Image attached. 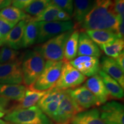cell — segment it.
I'll list each match as a JSON object with an SVG mask.
<instances>
[{
  "mask_svg": "<svg viewBox=\"0 0 124 124\" xmlns=\"http://www.w3.org/2000/svg\"><path fill=\"white\" fill-rule=\"evenodd\" d=\"M115 0H94L93 7L79 25L83 30H108L117 34L124 20L116 12Z\"/></svg>",
  "mask_w": 124,
  "mask_h": 124,
  "instance_id": "1",
  "label": "cell"
},
{
  "mask_svg": "<svg viewBox=\"0 0 124 124\" xmlns=\"http://www.w3.org/2000/svg\"><path fill=\"white\" fill-rule=\"evenodd\" d=\"M45 64V59L39 52L35 49L27 51L21 60L23 83L31 86L42 73Z\"/></svg>",
  "mask_w": 124,
  "mask_h": 124,
  "instance_id": "2",
  "label": "cell"
},
{
  "mask_svg": "<svg viewBox=\"0 0 124 124\" xmlns=\"http://www.w3.org/2000/svg\"><path fill=\"white\" fill-rule=\"evenodd\" d=\"M4 119L6 121L13 124H54L52 120L38 106L13 109L6 114Z\"/></svg>",
  "mask_w": 124,
  "mask_h": 124,
  "instance_id": "3",
  "label": "cell"
},
{
  "mask_svg": "<svg viewBox=\"0 0 124 124\" xmlns=\"http://www.w3.org/2000/svg\"><path fill=\"white\" fill-rule=\"evenodd\" d=\"M73 31L72 29L56 36L35 49L40 52L45 60L54 62L63 60L65 45Z\"/></svg>",
  "mask_w": 124,
  "mask_h": 124,
  "instance_id": "4",
  "label": "cell"
},
{
  "mask_svg": "<svg viewBox=\"0 0 124 124\" xmlns=\"http://www.w3.org/2000/svg\"><path fill=\"white\" fill-rule=\"evenodd\" d=\"M63 62V60L58 62L46 60L42 73L33 84L29 87V89L44 91L54 88L60 77Z\"/></svg>",
  "mask_w": 124,
  "mask_h": 124,
  "instance_id": "5",
  "label": "cell"
},
{
  "mask_svg": "<svg viewBox=\"0 0 124 124\" xmlns=\"http://www.w3.org/2000/svg\"><path fill=\"white\" fill-rule=\"evenodd\" d=\"M86 79V77L74 68L69 62L64 61L60 77L54 88L59 90H66L79 86Z\"/></svg>",
  "mask_w": 124,
  "mask_h": 124,
  "instance_id": "6",
  "label": "cell"
},
{
  "mask_svg": "<svg viewBox=\"0 0 124 124\" xmlns=\"http://www.w3.org/2000/svg\"><path fill=\"white\" fill-rule=\"evenodd\" d=\"M74 23L70 20L67 21L38 22L39 33L36 43H43L60 33L74 29Z\"/></svg>",
  "mask_w": 124,
  "mask_h": 124,
  "instance_id": "7",
  "label": "cell"
},
{
  "mask_svg": "<svg viewBox=\"0 0 124 124\" xmlns=\"http://www.w3.org/2000/svg\"><path fill=\"white\" fill-rule=\"evenodd\" d=\"M79 112H81L79 108L66 90L52 120L56 124H69L74 116Z\"/></svg>",
  "mask_w": 124,
  "mask_h": 124,
  "instance_id": "8",
  "label": "cell"
},
{
  "mask_svg": "<svg viewBox=\"0 0 124 124\" xmlns=\"http://www.w3.org/2000/svg\"><path fill=\"white\" fill-rule=\"evenodd\" d=\"M21 60L0 64V84L21 85L23 83Z\"/></svg>",
  "mask_w": 124,
  "mask_h": 124,
  "instance_id": "9",
  "label": "cell"
},
{
  "mask_svg": "<svg viewBox=\"0 0 124 124\" xmlns=\"http://www.w3.org/2000/svg\"><path fill=\"white\" fill-rule=\"evenodd\" d=\"M99 110L101 118L105 124H124V105L120 102H106Z\"/></svg>",
  "mask_w": 124,
  "mask_h": 124,
  "instance_id": "10",
  "label": "cell"
},
{
  "mask_svg": "<svg viewBox=\"0 0 124 124\" xmlns=\"http://www.w3.org/2000/svg\"><path fill=\"white\" fill-rule=\"evenodd\" d=\"M67 91L80 111L101 105L97 98L85 86Z\"/></svg>",
  "mask_w": 124,
  "mask_h": 124,
  "instance_id": "11",
  "label": "cell"
},
{
  "mask_svg": "<svg viewBox=\"0 0 124 124\" xmlns=\"http://www.w3.org/2000/svg\"><path fill=\"white\" fill-rule=\"evenodd\" d=\"M27 21L28 19L22 20L14 26L7 35L0 39V46H7L15 50L22 48L23 36Z\"/></svg>",
  "mask_w": 124,
  "mask_h": 124,
  "instance_id": "12",
  "label": "cell"
},
{
  "mask_svg": "<svg viewBox=\"0 0 124 124\" xmlns=\"http://www.w3.org/2000/svg\"><path fill=\"white\" fill-rule=\"evenodd\" d=\"M70 63L85 77H92L101 70L100 60L95 56H79L70 61Z\"/></svg>",
  "mask_w": 124,
  "mask_h": 124,
  "instance_id": "13",
  "label": "cell"
},
{
  "mask_svg": "<svg viewBox=\"0 0 124 124\" xmlns=\"http://www.w3.org/2000/svg\"><path fill=\"white\" fill-rule=\"evenodd\" d=\"M84 86L97 98L100 105L106 103L110 98L101 78L98 74L93 75L88 79Z\"/></svg>",
  "mask_w": 124,
  "mask_h": 124,
  "instance_id": "14",
  "label": "cell"
},
{
  "mask_svg": "<svg viewBox=\"0 0 124 124\" xmlns=\"http://www.w3.org/2000/svg\"><path fill=\"white\" fill-rule=\"evenodd\" d=\"M101 70L115 79L120 86L124 87V72L116 63L114 58L103 56L100 63Z\"/></svg>",
  "mask_w": 124,
  "mask_h": 124,
  "instance_id": "15",
  "label": "cell"
},
{
  "mask_svg": "<svg viewBox=\"0 0 124 124\" xmlns=\"http://www.w3.org/2000/svg\"><path fill=\"white\" fill-rule=\"evenodd\" d=\"M102 52L97 44L91 40L86 32H80L79 36L77 55L101 56Z\"/></svg>",
  "mask_w": 124,
  "mask_h": 124,
  "instance_id": "16",
  "label": "cell"
},
{
  "mask_svg": "<svg viewBox=\"0 0 124 124\" xmlns=\"http://www.w3.org/2000/svg\"><path fill=\"white\" fill-rule=\"evenodd\" d=\"M72 124H105L101 118L100 112L97 108L77 113L71 121Z\"/></svg>",
  "mask_w": 124,
  "mask_h": 124,
  "instance_id": "17",
  "label": "cell"
},
{
  "mask_svg": "<svg viewBox=\"0 0 124 124\" xmlns=\"http://www.w3.org/2000/svg\"><path fill=\"white\" fill-rule=\"evenodd\" d=\"M27 89L23 85L0 84V96L9 101L19 102L24 98Z\"/></svg>",
  "mask_w": 124,
  "mask_h": 124,
  "instance_id": "18",
  "label": "cell"
},
{
  "mask_svg": "<svg viewBox=\"0 0 124 124\" xmlns=\"http://www.w3.org/2000/svg\"><path fill=\"white\" fill-rule=\"evenodd\" d=\"M98 75L101 78L110 97L116 100L123 99L124 96V89L115 79L101 70L98 72Z\"/></svg>",
  "mask_w": 124,
  "mask_h": 124,
  "instance_id": "19",
  "label": "cell"
},
{
  "mask_svg": "<svg viewBox=\"0 0 124 124\" xmlns=\"http://www.w3.org/2000/svg\"><path fill=\"white\" fill-rule=\"evenodd\" d=\"M0 17L8 22L16 25L22 20L28 19L30 16L23 10L13 6H9L0 10Z\"/></svg>",
  "mask_w": 124,
  "mask_h": 124,
  "instance_id": "20",
  "label": "cell"
},
{
  "mask_svg": "<svg viewBox=\"0 0 124 124\" xmlns=\"http://www.w3.org/2000/svg\"><path fill=\"white\" fill-rule=\"evenodd\" d=\"M39 33L38 22L33 17L28 19L23 39V48H28L36 43Z\"/></svg>",
  "mask_w": 124,
  "mask_h": 124,
  "instance_id": "21",
  "label": "cell"
},
{
  "mask_svg": "<svg viewBox=\"0 0 124 124\" xmlns=\"http://www.w3.org/2000/svg\"><path fill=\"white\" fill-rule=\"evenodd\" d=\"M94 0H74L73 13L75 22L79 25L81 24L85 17L92 8Z\"/></svg>",
  "mask_w": 124,
  "mask_h": 124,
  "instance_id": "22",
  "label": "cell"
},
{
  "mask_svg": "<svg viewBox=\"0 0 124 124\" xmlns=\"http://www.w3.org/2000/svg\"><path fill=\"white\" fill-rule=\"evenodd\" d=\"M86 33L99 46L113 42L118 38L116 33L108 30H88Z\"/></svg>",
  "mask_w": 124,
  "mask_h": 124,
  "instance_id": "23",
  "label": "cell"
},
{
  "mask_svg": "<svg viewBox=\"0 0 124 124\" xmlns=\"http://www.w3.org/2000/svg\"><path fill=\"white\" fill-rule=\"evenodd\" d=\"M48 91V90L39 91L30 89H27L23 100L19 101V103L15 107L14 109L27 108L35 106Z\"/></svg>",
  "mask_w": 124,
  "mask_h": 124,
  "instance_id": "24",
  "label": "cell"
},
{
  "mask_svg": "<svg viewBox=\"0 0 124 124\" xmlns=\"http://www.w3.org/2000/svg\"><path fill=\"white\" fill-rule=\"evenodd\" d=\"M79 33L78 30H74L67 40L64 51L63 61L70 62L75 59L77 56Z\"/></svg>",
  "mask_w": 124,
  "mask_h": 124,
  "instance_id": "25",
  "label": "cell"
},
{
  "mask_svg": "<svg viewBox=\"0 0 124 124\" xmlns=\"http://www.w3.org/2000/svg\"><path fill=\"white\" fill-rule=\"evenodd\" d=\"M61 10V9L51 1L50 4L43 11L41 12L37 16L33 17V18L35 21H38V22L56 21H57V16H58V13Z\"/></svg>",
  "mask_w": 124,
  "mask_h": 124,
  "instance_id": "26",
  "label": "cell"
},
{
  "mask_svg": "<svg viewBox=\"0 0 124 124\" xmlns=\"http://www.w3.org/2000/svg\"><path fill=\"white\" fill-rule=\"evenodd\" d=\"M124 39L118 38L113 42L100 46V49H102L108 57L116 58L124 51Z\"/></svg>",
  "mask_w": 124,
  "mask_h": 124,
  "instance_id": "27",
  "label": "cell"
},
{
  "mask_svg": "<svg viewBox=\"0 0 124 124\" xmlns=\"http://www.w3.org/2000/svg\"><path fill=\"white\" fill-rule=\"evenodd\" d=\"M20 52L7 46H2L0 49V64L13 63L21 60Z\"/></svg>",
  "mask_w": 124,
  "mask_h": 124,
  "instance_id": "28",
  "label": "cell"
},
{
  "mask_svg": "<svg viewBox=\"0 0 124 124\" xmlns=\"http://www.w3.org/2000/svg\"><path fill=\"white\" fill-rule=\"evenodd\" d=\"M51 0H35L29 5L25 8L23 11L31 16H37L43 11L50 4Z\"/></svg>",
  "mask_w": 124,
  "mask_h": 124,
  "instance_id": "29",
  "label": "cell"
},
{
  "mask_svg": "<svg viewBox=\"0 0 124 124\" xmlns=\"http://www.w3.org/2000/svg\"><path fill=\"white\" fill-rule=\"evenodd\" d=\"M60 101L61 100H56L51 102L40 108L46 116H47L49 118L52 120L57 109H58Z\"/></svg>",
  "mask_w": 124,
  "mask_h": 124,
  "instance_id": "30",
  "label": "cell"
},
{
  "mask_svg": "<svg viewBox=\"0 0 124 124\" xmlns=\"http://www.w3.org/2000/svg\"><path fill=\"white\" fill-rule=\"evenodd\" d=\"M51 1L71 16L72 15L74 0H51Z\"/></svg>",
  "mask_w": 124,
  "mask_h": 124,
  "instance_id": "31",
  "label": "cell"
},
{
  "mask_svg": "<svg viewBox=\"0 0 124 124\" xmlns=\"http://www.w3.org/2000/svg\"><path fill=\"white\" fill-rule=\"evenodd\" d=\"M14 26L0 17V39L7 35Z\"/></svg>",
  "mask_w": 124,
  "mask_h": 124,
  "instance_id": "32",
  "label": "cell"
},
{
  "mask_svg": "<svg viewBox=\"0 0 124 124\" xmlns=\"http://www.w3.org/2000/svg\"><path fill=\"white\" fill-rule=\"evenodd\" d=\"M34 1L35 0H12V4L13 7L23 10Z\"/></svg>",
  "mask_w": 124,
  "mask_h": 124,
  "instance_id": "33",
  "label": "cell"
},
{
  "mask_svg": "<svg viewBox=\"0 0 124 124\" xmlns=\"http://www.w3.org/2000/svg\"><path fill=\"white\" fill-rule=\"evenodd\" d=\"M116 12L122 20L124 18V0H115L114 3Z\"/></svg>",
  "mask_w": 124,
  "mask_h": 124,
  "instance_id": "34",
  "label": "cell"
},
{
  "mask_svg": "<svg viewBox=\"0 0 124 124\" xmlns=\"http://www.w3.org/2000/svg\"><path fill=\"white\" fill-rule=\"evenodd\" d=\"M10 105V101L0 96V110L7 112Z\"/></svg>",
  "mask_w": 124,
  "mask_h": 124,
  "instance_id": "35",
  "label": "cell"
},
{
  "mask_svg": "<svg viewBox=\"0 0 124 124\" xmlns=\"http://www.w3.org/2000/svg\"><path fill=\"white\" fill-rule=\"evenodd\" d=\"M71 19V16L63 10H60L57 16V21H67Z\"/></svg>",
  "mask_w": 124,
  "mask_h": 124,
  "instance_id": "36",
  "label": "cell"
},
{
  "mask_svg": "<svg viewBox=\"0 0 124 124\" xmlns=\"http://www.w3.org/2000/svg\"><path fill=\"white\" fill-rule=\"evenodd\" d=\"M115 60L117 64L120 66L122 70L124 71V52H122L119 55L117 58H115Z\"/></svg>",
  "mask_w": 124,
  "mask_h": 124,
  "instance_id": "37",
  "label": "cell"
},
{
  "mask_svg": "<svg viewBox=\"0 0 124 124\" xmlns=\"http://www.w3.org/2000/svg\"><path fill=\"white\" fill-rule=\"evenodd\" d=\"M12 0H0V10L10 6Z\"/></svg>",
  "mask_w": 124,
  "mask_h": 124,
  "instance_id": "38",
  "label": "cell"
},
{
  "mask_svg": "<svg viewBox=\"0 0 124 124\" xmlns=\"http://www.w3.org/2000/svg\"><path fill=\"white\" fill-rule=\"evenodd\" d=\"M0 124H12L10 122L6 121L5 120H0Z\"/></svg>",
  "mask_w": 124,
  "mask_h": 124,
  "instance_id": "39",
  "label": "cell"
},
{
  "mask_svg": "<svg viewBox=\"0 0 124 124\" xmlns=\"http://www.w3.org/2000/svg\"><path fill=\"white\" fill-rule=\"evenodd\" d=\"M5 114H6L5 112H4V111L0 110V118L3 117H4V116H5Z\"/></svg>",
  "mask_w": 124,
  "mask_h": 124,
  "instance_id": "40",
  "label": "cell"
},
{
  "mask_svg": "<svg viewBox=\"0 0 124 124\" xmlns=\"http://www.w3.org/2000/svg\"></svg>",
  "mask_w": 124,
  "mask_h": 124,
  "instance_id": "41",
  "label": "cell"
}]
</instances>
